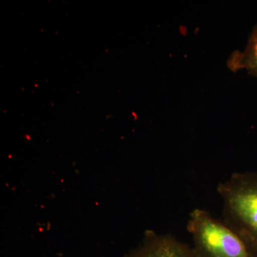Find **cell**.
<instances>
[{
	"label": "cell",
	"mask_w": 257,
	"mask_h": 257,
	"mask_svg": "<svg viewBox=\"0 0 257 257\" xmlns=\"http://www.w3.org/2000/svg\"><path fill=\"white\" fill-rule=\"evenodd\" d=\"M187 230L198 257H257V246L204 209L189 214Z\"/></svg>",
	"instance_id": "1"
},
{
	"label": "cell",
	"mask_w": 257,
	"mask_h": 257,
	"mask_svg": "<svg viewBox=\"0 0 257 257\" xmlns=\"http://www.w3.org/2000/svg\"><path fill=\"white\" fill-rule=\"evenodd\" d=\"M225 224L257 246V173L236 172L220 182Z\"/></svg>",
	"instance_id": "2"
},
{
	"label": "cell",
	"mask_w": 257,
	"mask_h": 257,
	"mask_svg": "<svg viewBox=\"0 0 257 257\" xmlns=\"http://www.w3.org/2000/svg\"><path fill=\"white\" fill-rule=\"evenodd\" d=\"M127 257H198L193 247L171 235L149 233L144 243Z\"/></svg>",
	"instance_id": "3"
},
{
	"label": "cell",
	"mask_w": 257,
	"mask_h": 257,
	"mask_svg": "<svg viewBox=\"0 0 257 257\" xmlns=\"http://www.w3.org/2000/svg\"><path fill=\"white\" fill-rule=\"evenodd\" d=\"M228 66L234 72L246 69L257 77V27L251 34L245 50L234 52L228 61Z\"/></svg>",
	"instance_id": "4"
}]
</instances>
